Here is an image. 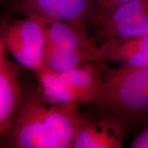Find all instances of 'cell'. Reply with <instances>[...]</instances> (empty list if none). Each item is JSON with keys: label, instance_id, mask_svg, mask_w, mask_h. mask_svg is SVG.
Wrapping results in <instances>:
<instances>
[{"label": "cell", "instance_id": "1", "mask_svg": "<svg viewBox=\"0 0 148 148\" xmlns=\"http://www.w3.org/2000/svg\"><path fill=\"white\" fill-rule=\"evenodd\" d=\"M79 106L57 102L38 86L23 89L19 106L1 147L71 148L83 113Z\"/></svg>", "mask_w": 148, "mask_h": 148}, {"label": "cell", "instance_id": "2", "mask_svg": "<svg viewBox=\"0 0 148 148\" xmlns=\"http://www.w3.org/2000/svg\"><path fill=\"white\" fill-rule=\"evenodd\" d=\"M101 94L94 101L101 118L119 123L125 130L148 119V66L116 69L103 66Z\"/></svg>", "mask_w": 148, "mask_h": 148}, {"label": "cell", "instance_id": "3", "mask_svg": "<svg viewBox=\"0 0 148 148\" xmlns=\"http://www.w3.org/2000/svg\"><path fill=\"white\" fill-rule=\"evenodd\" d=\"M43 65L64 71L99 60L95 37H89L84 20L48 18L45 25Z\"/></svg>", "mask_w": 148, "mask_h": 148}, {"label": "cell", "instance_id": "4", "mask_svg": "<svg viewBox=\"0 0 148 148\" xmlns=\"http://www.w3.org/2000/svg\"><path fill=\"white\" fill-rule=\"evenodd\" d=\"M104 62H90L64 71L42 66L33 72L39 87L57 102L79 106L94 102L100 95L104 80Z\"/></svg>", "mask_w": 148, "mask_h": 148}, {"label": "cell", "instance_id": "5", "mask_svg": "<svg viewBox=\"0 0 148 148\" xmlns=\"http://www.w3.org/2000/svg\"><path fill=\"white\" fill-rule=\"evenodd\" d=\"M48 18L27 16L3 25L0 42L8 53L22 66L34 72L43 65L45 25Z\"/></svg>", "mask_w": 148, "mask_h": 148}, {"label": "cell", "instance_id": "6", "mask_svg": "<svg viewBox=\"0 0 148 148\" xmlns=\"http://www.w3.org/2000/svg\"><path fill=\"white\" fill-rule=\"evenodd\" d=\"M16 12L54 20L93 19L97 0H11Z\"/></svg>", "mask_w": 148, "mask_h": 148}, {"label": "cell", "instance_id": "7", "mask_svg": "<svg viewBox=\"0 0 148 148\" xmlns=\"http://www.w3.org/2000/svg\"><path fill=\"white\" fill-rule=\"evenodd\" d=\"M21 64L8 58V52L0 42V134L4 136L10 129L21 103L23 89L18 77Z\"/></svg>", "mask_w": 148, "mask_h": 148}, {"label": "cell", "instance_id": "8", "mask_svg": "<svg viewBox=\"0 0 148 148\" xmlns=\"http://www.w3.org/2000/svg\"><path fill=\"white\" fill-rule=\"evenodd\" d=\"M125 130L112 119H92L83 113L72 148H119Z\"/></svg>", "mask_w": 148, "mask_h": 148}, {"label": "cell", "instance_id": "9", "mask_svg": "<svg viewBox=\"0 0 148 148\" xmlns=\"http://www.w3.org/2000/svg\"><path fill=\"white\" fill-rule=\"evenodd\" d=\"M99 60L128 67L148 66V34L104 40L99 47Z\"/></svg>", "mask_w": 148, "mask_h": 148}, {"label": "cell", "instance_id": "10", "mask_svg": "<svg viewBox=\"0 0 148 148\" xmlns=\"http://www.w3.org/2000/svg\"><path fill=\"white\" fill-rule=\"evenodd\" d=\"M148 34V10L116 25L102 34L95 35V40H104L116 38H130Z\"/></svg>", "mask_w": 148, "mask_h": 148}, {"label": "cell", "instance_id": "11", "mask_svg": "<svg viewBox=\"0 0 148 148\" xmlns=\"http://www.w3.org/2000/svg\"><path fill=\"white\" fill-rule=\"evenodd\" d=\"M148 10V0H130L116 7L100 23L97 34H102L116 25Z\"/></svg>", "mask_w": 148, "mask_h": 148}, {"label": "cell", "instance_id": "12", "mask_svg": "<svg viewBox=\"0 0 148 148\" xmlns=\"http://www.w3.org/2000/svg\"><path fill=\"white\" fill-rule=\"evenodd\" d=\"M130 0H97V9L93 20L97 23H100L118 5Z\"/></svg>", "mask_w": 148, "mask_h": 148}, {"label": "cell", "instance_id": "13", "mask_svg": "<svg viewBox=\"0 0 148 148\" xmlns=\"http://www.w3.org/2000/svg\"><path fill=\"white\" fill-rule=\"evenodd\" d=\"M131 148H148V119L142 130L132 140Z\"/></svg>", "mask_w": 148, "mask_h": 148}]
</instances>
